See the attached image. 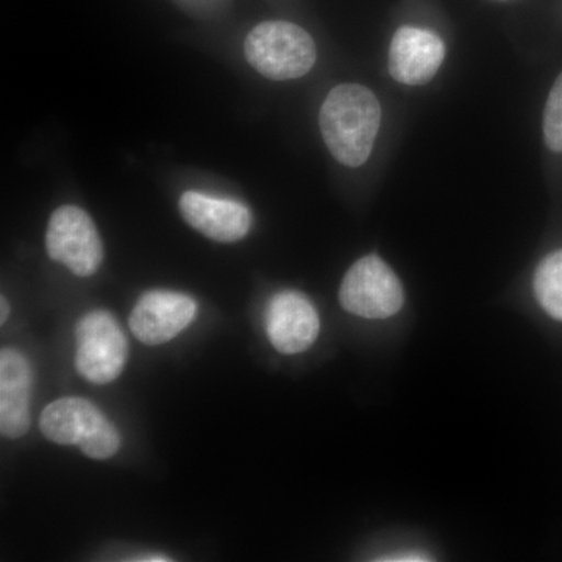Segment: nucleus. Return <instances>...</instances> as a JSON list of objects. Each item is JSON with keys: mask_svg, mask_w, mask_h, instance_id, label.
<instances>
[{"mask_svg": "<svg viewBox=\"0 0 562 562\" xmlns=\"http://www.w3.org/2000/svg\"><path fill=\"white\" fill-rule=\"evenodd\" d=\"M321 132L333 157L357 168L371 157L382 106L371 90L346 83L333 88L321 109Z\"/></svg>", "mask_w": 562, "mask_h": 562, "instance_id": "nucleus-1", "label": "nucleus"}, {"mask_svg": "<svg viewBox=\"0 0 562 562\" xmlns=\"http://www.w3.org/2000/svg\"><path fill=\"white\" fill-rule=\"evenodd\" d=\"M41 432L58 446H77L92 460H109L121 449L116 427L94 403L81 397H63L44 408Z\"/></svg>", "mask_w": 562, "mask_h": 562, "instance_id": "nucleus-2", "label": "nucleus"}, {"mask_svg": "<svg viewBox=\"0 0 562 562\" xmlns=\"http://www.w3.org/2000/svg\"><path fill=\"white\" fill-rule=\"evenodd\" d=\"M247 61L271 80H294L316 63V44L308 32L286 21L262 22L244 44Z\"/></svg>", "mask_w": 562, "mask_h": 562, "instance_id": "nucleus-3", "label": "nucleus"}, {"mask_svg": "<svg viewBox=\"0 0 562 562\" xmlns=\"http://www.w3.org/2000/svg\"><path fill=\"white\" fill-rule=\"evenodd\" d=\"M77 371L87 382L109 384L124 371L128 342L120 324L103 310L85 314L76 328Z\"/></svg>", "mask_w": 562, "mask_h": 562, "instance_id": "nucleus-4", "label": "nucleus"}, {"mask_svg": "<svg viewBox=\"0 0 562 562\" xmlns=\"http://www.w3.org/2000/svg\"><path fill=\"white\" fill-rule=\"evenodd\" d=\"M403 288L394 271L376 255L355 262L339 290V302L346 312L366 319H386L401 312Z\"/></svg>", "mask_w": 562, "mask_h": 562, "instance_id": "nucleus-5", "label": "nucleus"}, {"mask_svg": "<svg viewBox=\"0 0 562 562\" xmlns=\"http://www.w3.org/2000/svg\"><path fill=\"white\" fill-rule=\"evenodd\" d=\"M47 254L79 277H91L101 268L103 244L94 222L79 206L55 210L46 233Z\"/></svg>", "mask_w": 562, "mask_h": 562, "instance_id": "nucleus-6", "label": "nucleus"}, {"mask_svg": "<svg viewBox=\"0 0 562 562\" xmlns=\"http://www.w3.org/2000/svg\"><path fill=\"white\" fill-rule=\"evenodd\" d=\"M198 303L190 295L172 291H149L140 295L132 310L131 330L147 346H161L190 327Z\"/></svg>", "mask_w": 562, "mask_h": 562, "instance_id": "nucleus-7", "label": "nucleus"}, {"mask_svg": "<svg viewBox=\"0 0 562 562\" xmlns=\"http://www.w3.org/2000/svg\"><path fill=\"white\" fill-rule=\"evenodd\" d=\"M266 330L269 341L280 353H302L319 336V314L301 292H279L269 302Z\"/></svg>", "mask_w": 562, "mask_h": 562, "instance_id": "nucleus-8", "label": "nucleus"}, {"mask_svg": "<svg viewBox=\"0 0 562 562\" xmlns=\"http://www.w3.org/2000/svg\"><path fill=\"white\" fill-rule=\"evenodd\" d=\"M443 58L446 46L435 32L402 27L392 38L390 72L398 83L419 87L438 74Z\"/></svg>", "mask_w": 562, "mask_h": 562, "instance_id": "nucleus-9", "label": "nucleus"}, {"mask_svg": "<svg viewBox=\"0 0 562 562\" xmlns=\"http://www.w3.org/2000/svg\"><path fill=\"white\" fill-rule=\"evenodd\" d=\"M33 371L31 362L14 349L0 351V431L20 439L31 428Z\"/></svg>", "mask_w": 562, "mask_h": 562, "instance_id": "nucleus-10", "label": "nucleus"}, {"mask_svg": "<svg viewBox=\"0 0 562 562\" xmlns=\"http://www.w3.org/2000/svg\"><path fill=\"white\" fill-rule=\"evenodd\" d=\"M181 216L195 231L217 243H236L249 233L250 211L241 203L188 191L180 199Z\"/></svg>", "mask_w": 562, "mask_h": 562, "instance_id": "nucleus-11", "label": "nucleus"}, {"mask_svg": "<svg viewBox=\"0 0 562 562\" xmlns=\"http://www.w3.org/2000/svg\"><path fill=\"white\" fill-rule=\"evenodd\" d=\"M535 292L542 308L562 321V250L549 255L535 276Z\"/></svg>", "mask_w": 562, "mask_h": 562, "instance_id": "nucleus-12", "label": "nucleus"}, {"mask_svg": "<svg viewBox=\"0 0 562 562\" xmlns=\"http://www.w3.org/2000/svg\"><path fill=\"white\" fill-rule=\"evenodd\" d=\"M543 138L550 150L562 151V74L554 81L547 99L543 111Z\"/></svg>", "mask_w": 562, "mask_h": 562, "instance_id": "nucleus-13", "label": "nucleus"}, {"mask_svg": "<svg viewBox=\"0 0 562 562\" xmlns=\"http://www.w3.org/2000/svg\"><path fill=\"white\" fill-rule=\"evenodd\" d=\"M430 558H424L422 553L395 554L394 558H386L384 561H428Z\"/></svg>", "mask_w": 562, "mask_h": 562, "instance_id": "nucleus-14", "label": "nucleus"}, {"mask_svg": "<svg viewBox=\"0 0 562 562\" xmlns=\"http://www.w3.org/2000/svg\"><path fill=\"white\" fill-rule=\"evenodd\" d=\"M0 310H2V314H0V324H5L7 319H9L10 306L3 295L2 299H0Z\"/></svg>", "mask_w": 562, "mask_h": 562, "instance_id": "nucleus-15", "label": "nucleus"}, {"mask_svg": "<svg viewBox=\"0 0 562 562\" xmlns=\"http://www.w3.org/2000/svg\"><path fill=\"white\" fill-rule=\"evenodd\" d=\"M136 561H144V562H161V561H171V558L162 557V554H151V558L144 557L139 558V560Z\"/></svg>", "mask_w": 562, "mask_h": 562, "instance_id": "nucleus-16", "label": "nucleus"}]
</instances>
